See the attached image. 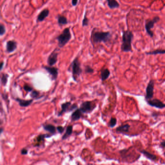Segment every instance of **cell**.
Listing matches in <instances>:
<instances>
[{
  "label": "cell",
  "mask_w": 165,
  "mask_h": 165,
  "mask_svg": "<svg viewBox=\"0 0 165 165\" xmlns=\"http://www.w3.org/2000/svg\"><path fill=\"white\" fill-rule=\"evenodd\" d=\"M58 48L55 49L49 55L47 60V63L50 66H53L55 65L58 61V52L57 51Z\"/></svg>",
  "instance_id": "obj_9"
},
{
  "label": "cell",
  "mask_w": 165,
  "mask_h": 165,
  "mask_svg": "<svg viewBox=\"0 0 165 165\" xmlns=\"http://www.w3.org/2000/svg\"><path fill=\"white\" fill-rule=\"evenodd\" d=\"M82 113L81 112L80 109H77L71 114V120L72 122H75L80 120L82 115Z\"/></svg>",
  "instance_id": "obj_15"
},
{
  "label": "cell",
  "mask_w": 165,
  "mask_h": 165,
  "mask_svg": "<svg viewBox=\"0 0 165 165\" xmlns=\"http://www.w3.org/2000/svg\"><path fill=\"white\" fill-rule=\"evenodd\" d=\"M146 102L148 105L156 108L162 109L165 108V103L157 98L151 99L150 100L146 101Z\"/></svg>",
  "instance_id": "obj_10"
},
{
  "label": "cell",
  "mask_w": 165,
  "mask_h": 165,
  "mask_svg": "<svg viewBox=\"0 0 165 165\" xmlns=\"http://www.w3.org/2000/svg\"><path fill=\"white\" fill-rule=\"evenodd\" d=\"M154 80H151L148 83V85L146 89V95L145 100L146 101L150 100L152 99L154 97Z\"/></svg>",
  "instance_id": "obj_8"
},
{
  "label": "cell",
  "mask_w": 165,
  "mask_h": 165,
  "mask_svg": "<svg viewBox=\"0 0 165 165\" xmlns=\"http://www.w3.org/2000/svg\"><path fill=\"white\" fill-rule=\"evenodd\" d=\"M8 74H3L1 78V82L2 85L5 86L7 83L8 82Z\"/></svg>",
  "instance_id": "obj_25"
},
{
  "label": "cell",
  "mask_w": 165,
  "mask_h": 165,
  "mask_svg": "<svg viewBox=\"0 0 165 165\" xmlns=\"http://www.w3.org/2000/svg\"><path fill=\"white\" fill-rule=\"evenodd\" d=\"M6 28L4 24H3L2 23H1V24H0V35L1 36H2L6 34Z\"/></svg>",
  "instance_id": "obj_29"
},
{
  "label": "cell",
  "mask_w": 165,
  "mask_h": 165,
  "mask_svg": "<svg viewBox=\"0 0 165 165\" xmlns=\"http://www.w3.org/2000/svg\"><path fill=\"white\" fill-rule=\"evenodd\" d=\"M3 131V128H1V134L2 133Z\"/></svg>",
  "instance_id": "obj_37"
},
{
  "label": "cell",
  "mask_w": 165,
  "mask_h": 165,
  "mask_svg": "<svg viewBox=\"0 0 165 165\" xmlns=\"http://www.w3.org/2000/svg\"><path fill=\"white\" fill-rule=\"evenodd\" d=\"M77 109H78V105L76 103L72 104L70 102L63 103L61 105V110L58 113V116H62L64 113L70 112Z\"/></svg>",
  "instance_id": "obj_7"
},
{
  "label": "cell",
  "mask_w": 165,
  "mask_h": 165,
  "mask_svg": "<svg viewBox=\"0 0 165 165\" xmlns=\"http://www.w3.org/2000/svg\"><path fill=\"white\" fill-rule=\"evenodd\" d=\"M43 127L45 130L50 133L52 135L56 134L57 128L54 125L51 124H46L43 125Z\"/></svg>",
  "instance_id": "obj_17"
},
{
  "label": "cell",
  "mask_w": 165,
  "mask_h": 165,
  "mask_svg": "<svg viewBox=\"0 0 165 165\" xmlns=\"http://www.w3.org/2000/svg\"><path fill=\"white\" fill-rule=\"evenodd\" d=\"M147 159L153 161H155L157 160V157L154 154H151L146 150H143L140 151Z\"/></svg>",
  "instance_id": "obj_18"
},
{
  "label": "cell",
  "mask_w": 165,
  "mask_h": 165,
  "mask_svg": "<svg viewBox=\"0 0 165 165\" xmlns=\"http://www.w3.org/2000/svg\"><path fill=\"white\" fill-rule=\"evenodd\" d=\"M78 0H72L71 3L72 6H76L78 4Z\"/></svg>",
  "instance_id": "obj_35"
},
{
  "label": "cell",
  "mask_w": 165,
  "mask_h": 165,
  "mask_svg": "<svg viewBox=\"0 0 165 165\" xmlns=\"http://www.w3.org/2000/svg\"><path fill=\"white\" fill-rule=\"evenodd\" d=\"M97 108L96 103L93 101H85L81 103L80 110L82 114H90Z\"/></svg>",
  "instance_id": "obj_5"
},
{
  "label": "cell",
  "mask_w": 165,
  "mask_h": 165,
  "mask_svg": "<svg viewBox=\"0 0 165 165\" xmlns=\"http://www.w3.org/2000/svg\"><path fill=\"white\" fill-rule=\"evenodd\" d=\"M72 38V35L70 31V28H66L63 30L62 34L58 35L56 39L58 42V46L61 48L65 46Z\"/></svg>",
  "instance_id": "obj_3"
},
{
  "label": "cell",
  "mask_w": 165,
  "mask_h": 165,
  "mask_svg": "<svg viewBox=\"0 0 165 165\" xmlns=\"http://www.w3.org/2000/svg\"><path fill=\"white\" fill-rule=\"evenodd\" d=\"M39 95H40V93L38 91L34 90L31 92L30 96L31 97L33 98V99L34 100V99H36V98H38V97L39 96Z\"/></svg>",
  "instance_id": "obj_27"
},
{
  "label": "cell",
  "mask_w": 165,
  "mask_h": 165,
  "mask_svg": "<svg viewBox=\"0 0 165 165\" xmlns=\"http://www.w3.org/2000/svg\"><path fill=\"white\" fill-rule=\"evenodd\" d=\"M164 156H165V152L164 153Z\"/></svg>",
  "instance_id": "obj_38"
},
{
  "label": "cell",
  "mask_w": 165,
  "mask_h": 165,
  "mask_svg": "<svg viewBox=\"0 0 165 165\" xmlns=\"http://www.w3.org/2000/svg\"><path fill=\"white\" fill-rule=\"evenodd\" d=\"M57 20H58V23L60 26L67 25L68 23V21L67 18L65 16H64L63 15H58Z\"/></svg>",
  "instance_id": "obj_22"
},
{
  "label": "cell",
  "mask_w": 165,
  "mask_h": 165,
  "mask_svg": "<svg viewBox=\"0 0 165 165\" xmlns=\"http://www.w3.org/2000/svg\"><path fill=\"white\" fill-rule=\"evenodd\" d=\"M85 72L87 74H92L94 72V70L89 66H86L85 69Z\"/></svg>",
  "instance_id": "obj_31"
},
{
  "label": "cell",
  "mask_w": 165,
  "mask_h": 165,
  "mask_svg": "<svg viewBox=\"0 0 165 165\" xmlns=\"http://www.w3.org/2000/svg\"><path fill=\"white\" fill-rule=\"evenodd\" d=\"M110 75V72L108 69H103L101 71V79L102 81H104L105 80L108 79V77H109Z\"/></svg>",
  "instance_id": "obj_19"
},
{
  "label": "cell",
  "mask_w": 165,
  "mask_h": 165,
  "mask_svg": "<svg viewBox=\"0 0 165 165\" xmlns=\"http://www.w3.org/2000/svg\"><path fill=\"white\" fill-rule=\"evenodd\" d=\"M52 135H49V134H41L40 135L38 136L36 138V140L37 142V144L35 145V146L37 145L39 146L40 145V143L42 142H44L45 138H50L51 137Z\"/></svg>",
  "instance_id": "obj_23"
},
{
  "label": "cell",
  "mask_w": 165,
  "mask_h": 165,
  "mask_svg": "<svg viewBox=\"0 0 165 165\" xmlns=\"http://www.w3.org/2000/svg\"><path fill=\"white\" fill-rule=\"evenodd\" d=\"M130 125L128 124L120 125L116 128V131L118 133H126L129 132Z\"/></svg>",
  "instance_id": "obj_16"
},
{
  "label": "cell",
  "mask_w": 165,
  "mask_h": 165,
  "mask_svg": "<svg viewBox=\"0 0 165 165\" xmlns=\"http://www.w3.org/2000/svg\"></svg>",
  "instance_id": "obj_39"
},
{
  "label": "cell",
  "mask_w": 165,
  "mask_h": 165,
  "mask_svg": "<svg viewBox=\"0 0 165 165\" xmlns=\"http://www.w3.org/2000/svg\"><path fill=\"white\" fill-rule=\"evenodd\" d=\"M23 89L25 91H26L27 93L29 92H32V91L34 90L33 88L32 87H31V86L29 85H25L23 86Z\"/></svg>",
  "instance_id": "obj_30"
},
{
  "label": "cell",
  "mask_w": 165,
  "mask_h": 165,
  "mask_svg": "<svg viewBox=\"0 0 165 165\" xmlns=\"http://www.w3.org/2000/svg\"><path fill=\"white\" fill-rule=\"evenodd\" d=\"M111 34L109 31H95L91 35L92 42L95 44L107 43L110 40Z\"/></svg>",
  "instance_id": "obj_2"
},
{
  "label": "cell",
  "mask_w": 165,
  "mask_h": 165,
  "mask_svg": "<svg viewBox=\"0 0 165 165\" xmlns=\"http://www.w3.org/2000/svg\"><path fill=\"white\" fill-rule=\"evenodd\" d=\"M49 14H50V10L46 8L43 9L37 16V22H40L44 21L46 17L49 16Z\"/></svg>",
  "instance_id": "obj_13"
},
{
  "label": "cell",
  "mask_w": 165,
  "mask_h": 165,
  "mask_svg": "<svg viewBox=\"0 0 165 165\" xmlns=\"http://www.w3.org/2000/svg\"><path fill=\"white\" fill-rule=\"evenodd\" d=\"M4 65V62L3 61H2L1 62V71H2L3 70Z\"/></svg>",
  "instance_id": "obj_36"
},
{
  "label": "cell",
  "mask_w": 165,
  "mask_h": 165,
  "mask_svg": "<svg viewBox=\"0 0 165 165\" xmlns=\"http://www.w3.org/2000/svg\"><path fill=\"white\" fill-rule=\"evenodd\" d=\"M89 22V20L87 17L86 14H85L84 15V18H83V19L82 20V27H85V26H88Z\"/></svg>",
  "instance_id": "obj_28"
},
{
  "label": "cell",
  "mask_w": 165,
  "mask_h": 165,
  "mask_svg": "<svg viewBox=\"0 0 165 165\" xmlns=\"http://www.w3.org/2000/svg\"><path fill=\"white\" fill-rule=\"evenodd\" d=\"M15 101L18 103L19 105L22 107H27L29 106L32 103H33L34 100H22L19 98H15Z\"/></svg>",
  "instance_id": "obj_14"
},
{
  "label": "cell",
  "mask_w": 165,
  "mask_h": 165,
  "mask_svg": "<svg viewBox=\"0 0 165 165\" xmlns=\"http://www.w3.org/2000/svg\"><path fill=\"white\" fill-rule=\"evenodd\" d=\"M108 7L111 9L118 8L120 7L119 3L116 0H107Z\"/></svg>",
  "instance_id": "obj_20"
},
{
  "label": "cell",
  "mask_w": 165,
  "mask_h": 165,
  "mask_svg": "<svg viewBox=\"0 0 165 165\" xmlns=\"http://www.w3.org/2000/svg\"><path fill=\"white\" fill-rule=\"evenodd\" d=\"M134 38V35L131 30H127L123 31L122 44L121 50L124 52L132 51V42Z\"/></svg>",
  "instance_id": "obj_1"
},
{
  "label": "cell",
  "mask_w": 165,
  "mask_h": 165,
  "mask_svg": "<svg viewBox=\"0 0 165 165\" xmlns=\"http://www.w3.org/2000/svg\"><path fill=\"white\" fill-rule=\"evenodd\" d=\"M17 43L14 40H9L6 42V50L8 53H11L17 48Z\"/></svg>",
  "instance_id": "obj_12"
},
{
  "label": "cell",
  "mask_w": 165,
  "mask_h": 165,
  "mask_svg": "<svg viewBox=\"0 0 165 165\" xmlns=\"http://www.w3.org/2000/svg\"><path fill=\"white\" fill-rule=\"evenodd\" d=\"M28 153V150L27 149L23 148L21 150L20 153L22 155H27Z\"/></svg>",
  "instance_id": "obj_33"
},
{
  "label": "cell",
  "mask_w": 165,
  "mask_h": 165,
  "mask_svg": "<svg viewBox=\"0 0 165 165\" xmlns=\"http://www.w3.org/2000/svg\"><path fill=\"white\" fill-rule=\"evenodd\" d=\"M165 54V49H158L153 51L146 52V54L148 55H156L158 54Z\"/></svg>",
  "instance_id": "obj_24"
},
{
  "label": "cell",
  "mask_w": 165,
  "mask_h": 165,
  "mask_svg": "<svg viewBox=\"0 0 165 165\" xmlns=\"http://www.w3.org/2000/svg\"><path fill=\"white\" fill-rule=\"evenodd\" d=\"M70 66L72 69L73 79L75 82H77V79L82 72V70L81 68V64L78 57L74 59Z\"/></svg>",
  "instance_id": "obj_4"
},
{
  "label": "cell",
  "mask_w": 165,
  "mask_h": 165,
  "mask_svg": "<svg viewBox=\"0 0 165 165\" xmlns=\"http://www.w3.org/2000/svg\"><path fill=\"white\" fill-rule=\"evenodd\" d=\"M73 133V125H69L66 128V131L62 137V140H65L70 137Z\"/></svg>",
  "instance_id": "obj_21"
},
{
  "label": "cell",
  "mask_w": 165,
  "mask_h": 165,
  "mask_svg": "<svg viewBox=\"0 0 165 165\" xmlns=\"http://www.w3.org/2000/svg\"><path fill=\"white\" fill-rule=\"evenodd\" d=\"M160 147L162 148H165V141H163L162 142H160Z\"/></svg>",
  "instance_id": "obj_34"
},
{
  "label": "cell",
  "mask_w": 165,
  "mask_h": 165,
  "mask_svg": "<svg viewBox=\"0 0 165 165\" xmlns=\"http://www.w3.org/2000/svg\"><path fill=\"white\" fill-rule=\"evenodd\" d=\"M42 68L44 69L50 75H51V79L52 80H56L58 78L59 72H58V69L53 67V66H44Z\"/></svg>",
  "instance_id": "obj_11"
},
{
  "label": "cell",
  "mask_w": 165,
  "mask_h": 165,
  "mask_svg": "<svg viewBox=\"0 0 165 165\" xmlns=\"http://www.w3.org/2000/svg\"><path fill=\"white\" fill-rule=\"evenodd\" d=\"M56 128H57V130L58 132V133H59L60 134L63 133L65 129L64 127H63L62 126H58L56 127Z\"/></svg>",
  "instance_id": "obj_32"
},
{
  "label": "cell",
  "mask_w": 165,
  "mask_h": 165,
  "mask_svg": "<svg viewBox=\"0 0 165 165\" xmlns=\"http://www.w3.org/2000/svg\"><path fill=\"white\" fill-rule=\"evenodd\" d=\"M160 18L158 16H155L152 19H147L145 21V28L148 35L152 38L154 37V32L152 31V28H153L155 24L159 21Z\"/></svg>",
  "instance_id": "obj_6"
},
{
  "label": "cell",
  "mask_w": 165,
  "mask_h": 165,
  "mask_svg": "<svg viewBox=\"0 0 165 165\" xmlns=\"http://www.w3.org/2000/svg\"><path fill=\"white\" fill-rule=\"evenodd\" d=\"M117 124V119L115 117H111L109 122L108 125L110 127L113 128Z\"/></svg>",
  "instance_id": "obj_26"
}]
</instances>
